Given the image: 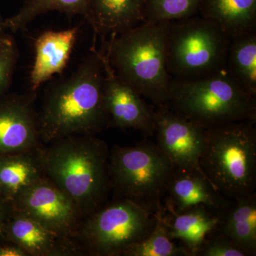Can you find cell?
I'll list each match as a JSON object with an SVG mask.
<instances>
[{
	"label": "cell",
	"mask_w": 256,
	"mask_h": 256,
	"mask_svg": "<svg viewBox=\"0 0 256 256\" xmlns=\"http://www.w3.org/2000/svg\"><path fill=\"white\" fill-rule=\"evenodd\" d=\"M168 105L205 129L256 121L255 96L232 76L226 67L197 78H172Z\"/></svg>",
	"instance_id": "4"
},
{
	"label": "cell",
	"mask_w": 256,
	"mask_h": 256,
	"mask_svg": "<svg viewBox=\"0 0 256 256\" xmlns=\"http://www.w3.org/2000/svg\"><path fill=\"white\" fill-rule=\"evenodd\" d=\"M162 214L128 198H116L82 220L76 239L84 255L122 256L156 228Z\"/></svg>",
	"instance_id": "7"
},
{
	"label": "cell",
	"mask_w": 256,
	"mask_h": 256,
	"mask_svg": "<svg viewBox=\"0 0 256 256\" xmlns=\"http://www.w3.org/2000/svg\"><path fill=\"white\" fill-rule=\"evenodd\" d=\"M18 57V44L6 32L0 34V98L9 90Z\"/></svg>",
	"instance_id": "25"
},
{
	"label": "cell",
	"mask_w": 256,
	"mask_h": 256,
	"mask_svg": "<svg viewBox=\"0 0 256 256\" xmlns=\"http://www.w3.org/2000/svg\"><path fill=\"white\" fill-rule=\"evenodd\" d=\"M78 28L42 34L34 43V62L30 72V90L35 94L42 84L60 74L68 65L77 38Z\"/></svg>",
	"instance_id": "15"
},
{
	"label": "cell",
	"mask_w": 256,
	"mask_h": 256,
	"mask_svg": "<svg viewBox=\"0 0 256 256\" xmlns=\"http://www.w3.org/2000/svg\"><path fill=\"white\" fill-rule=\"evenodd\" d=\"M6 26H5V20L0 14V34L4 33L6 31Z\"/></svg>",
	"instance_id": "29"
},
{
	"label": "cell",
	"mask_w": 256,
	"mask_h": 256,
	"mask_svg": "<svg viewBox=\"0 0 256 256\" xmlns=\"http://www.w3.org/2000/svg\"><path fill=\"white\" fill-rule=\"evenodd\" d=\"M11 204L63 238H76L84 220L70 197L45 175L20 192Z\"/></svg>",
	"instance_id": "9"
},
{
	"label": "cell",
	"mask_w": 256,
	"mask_h": 256,
	"mask_svg": "<svg viewBox=\"0 0 256 256\" xmlns=\"http://www.w3.org/2000/svg\"><path fill=\"white\" fill-rule=\"evenodd\" d=\"M109 168L117 198H128L163 214L165 194L176 168L156 143L143 140L136 146H114Z\"/></svg>",
	"instance_id": "6"
},
{
	"label": "cell",
	"mask_w": 256,
	"mask_h": 256,
	"mask_svg": "<svg viewBox=\"0 0 256 256\" xmlns=\"http://www.w3.org/2000/svg\"><path fill=\"white\" fill-rule=\"evenodd\" d=\"M2 236L14 242L28 256L84 255L76 239L63 238L16 208H12Z\"/></svg>",
	"instance_id": "13"
},
{
	"label": "cell",
	"mask_w": 256,
	"mask_h": 256,
	"mask_svg": "<svg viewBox=\"0 0 256 256\" xmlns=\"http://www.w3.org/2000/svg\"><path fill=\"white\" fill-rule=\"evenodd\" d=\"M170 22L141 24L110 37L102 48L118 76L156 107L168 106L170 100L166 52Z\"/></svg>",
	"instance_id": "3"
},
{
	"label": "cell",
	"mask_w": 256,
	"mask_h": 256,
	"mask_svg": "<svg viewBox=\"0 0 256 256\" xmlns=\"http://www.w3.org/2000/svg\"><path fill=\"white\" fill-rule=\"evenodd\" d=\"M200 205L178 214L164 213L161 220L173 240H180L192 256H194L204 242L220 228L224 214Z\"/></svg>",
	"instance_id": "17"
},
{
	"label": "cell",
	"mask_w": 256,
	"mask_h": 256,
	"mask_svg": "<svg viewBox=\"0 0 256 256\" xmlns=\"http://www.w3.org/2000/svg\"><path fill=\"white\" fill-rule=\"evenodd\" d=\"M198 13L230 40L256 30V0H202Z\"/></svg>",
	"instance_id": "18"
},
{
	"label": "cell",
	"mask_w": 256,
	"mask_h": 256,
	"mask_svg": "<svg viewBox=\"0 0 256 256\" xmlns=\"http://www.w3.org/2000/svg\"><path fill=\"white\" fill-rule=\"evenodd\" d=\"M217 232L256 255V193L233 200L224 214Z\"/></svg>",
	"instance_id": "20"
},
{
	"label": "cell",
	"mask_w": 256,
	"mask_h": 256,
	"mask_svg": "<svg viewBox=\"0 0 256 256\" xmlns=\"http://www.w3.org/2000/svg\"><path fill=\"white\" fill-rule=\"evenodd\" d=\"M202 0H146L144 23L174 22L198 13Z\"/></svg>",
	"instance_id": "24"
},
{
	"label": "cell",
	"mask_w": 256,
	"mask_h": 256,
	"mask_svg": "<svg viewBox=\"0 0 256 256\" xmlns=\"http://www.w3.org/2000/svg\"><path fill=\"white\" fill-rule=\"evenodd\" d=\"M230 38L213 22L202 16L171 22L166 64L172 78L204 76L226 67Z\"/></svg>",
	"instance_id": "8"
},
{
	"label": "cell",
	"mask_w": 256,
	"mask_h": 256,
	"mask_svg": "<svg viewBox=\"0 0 256 256\" xmlns=\"http://www.w3.org/2000/svg\"><path fill=\"white\" fill-rule=\"evenodd\" d=\"M88 0H26L18 12L5 20L6 30H23L40 15L57 11L72 16L84 15Z\"/></svg>",
	"instance_id": "22"
},
{
	"label": "cell",
	"mask_w": 256,
	"mask_h": 256,
	"mask_svg": "<svg viewBox=\"0 0 256 256\" xmlns=\"http://www.w3.org/2000/svg\"><path fill=\"white\" fill-rule=\"evenodd\" d=\"M104 97L108 128L134 129L144 136H154V110L150 108L137 90L114 73L104 50Z\"/></svg>",
	"instance_id": "11"
},
{
	"label": "cell",
	"mask_w": 256,
	"mask_h": 256,
	"mask_svg": "<svg viewBox=\"0 0 256 256\" xmlns=\"http://www.w3.org/2000/svg\"><path fill=\"white\" fill-rule=\"evenodd\" d=\"M46 144L38 149L44 174L70 197L82 218L104 206L112 188L106 143L79 134Z\"/></svg>",
	"instance_id": "2"
},
{
	"label": "cell",
	"mask_w": 256,
	"mask_h": 256,
	"mask_svg": "<svg viewBox=\"0 0 256 256\" xmlns=\"http://www.w3.org/2000/svg\"><path fill=\"white\" fill-rule=\"evenodd\" d=\"M0 256H28L22 248L14 242L0 237Z\"/></svg>",
	"instance_id": "27"
},
{
	"label": "cell",
	"mask_w": 256,
	"mask_h": 256,
	"mask_svg": "<svg viewBox=\"0 0 256 256\" xmlns=\"http://www.w3.org/2000/svg\"><path fill=\"white\" fill-rule=\"evenodd\" d=\"M146 0H88L84 18L101 38L117 36L144 23Z\"/></svg>",
	"instance_id": "16"
},
{
	"label": "cell",
	"mask_w": 256,
	"mask_h": 256,
	"mask_svg": "<svg viewBox=\"0 0 256 256\" xmlns=\"http://www.w3.org/2000/svg\"><path fill=\"white\" fill-rule=\"evenodd\" d=\"M122 256H192L182 245L170 238L168 229L160 217L159 222L148 236L131 246Z\"/></svg>",
	"instance_id": "23"
},
{
	"label": "cell",
	"mask_w": 256,
	"mask_h": 256,
	"mask_svg": "<svg viewBox=\"0 0 256 256\" xmlns=\"http://www.w3.org/2000/svg\"><path fill=\"white\" fill-rule=\"evenodd\" d=\"M194 256H250L232 240L216 232L197 250Z\"/></svg>",
	"instance_id": "26"
},
{
	"label": "cell",
	"mask_w": 256,
	"mask_h": 256,
	"mask_svg": "<svg viewBox=\"0 0 256 256\" xmlns=\"http://www.w3.org/2000/svg\"><path fill=\"white\" fill-rule=\"evenodd\" d=\"M38 149L0 154V194L10 203L25 188L44 176Z\"/></svg>",
	"instance_id": "19"
},
{
	"label": "cell",
	"mask_w": 256,
	"mask_h": 256,
	"mask_svg": "<svg viewBox=\"0 0 256 256\" xmlns=\"http://www.w3.org/2000/svg\"><path fill=\"white\" fill-rule=\"evenodd\" d=\"M101 50L92 48L68 78L50 88L38 112L42 143L79 134H94L108 126L104 97Z\"/></svg>",
	"instance_id": "1"
},
{
	"label": "cell",
	"mask_w": 256,
	"mask_h": 256,
	"mask_svg": "<svg viewBox=\"0 0 256 256\" xmlns=\"http://www.w3.org/2000/svg\"><path fill=\"white\" fill-rule=\"evenodd\" d=\"M200 164L208 181L230 200L255 192V121L230 122L206 129Z\"/></svg>",
	"instance_id": "5"
},
{
	"label": "cell",
	"mask_w": 256,
	"mask_h": 256,
	"mask_svg": "<svg viewBox=\"0 0 256 256\" xmlns=\"http://www.w3.org/2000/svg\"><path fill=\"white\" fill-rule=\"evenodd\" d=\"M35 94L0 98V154L33 151L42 146Z\"/></svg>",
	"instance_id": "12"
},
{
	"label": "cell",
	"mask_w": 256,
	"mask_h": 256,
	"mask_svg": "<svg viewBox=\"0 0 256 256\" xmlns=\"http://www.w3.org/2000/svg\"><path fill=\"white\" fill-rule=\"evenodd\" d=\"M232 201L218 192L204 175L176 168L166 190L163 208L168 214H178L200 205L224 212Z\"/></svg>",
	"instance_id": "14"
},
{
	"label": "cell",
	"mask_w": 256,
	"mask_h": 256,
	"mask_svg": "<svg viewBox=\"0 0 256 256\" xmlns=\"http://www.w3.org/2000/svg\"><path fill=\"white\" fill-rule=\"evenodd\" d=\"M12 208L11 203L0 194V237L2 236L3 228Z\"/></svg>",
	"instance_id": "28"
},
{
	"label": "cell",
	"mask_w": 256,
	"mask_h": 256,
	"mask_svg": "<svg viewBox=\"0 0 256 256\" xmlns=\"http://www.w3.org/2000/svg\"><path fill=\"white\" fill-rule=\"evenodd\" d=\"M226 69L250 95L256 96V31L230 40Z\"/></svg>",
	"instance_id": "21"
},
{
	"label": "cell",
	"mask_w": 256,
	"mask_h": 256,
	"mask_svg": "<svg viewBox=\"0 0 256 256\" xmlns=\"http://www.w3.org/2000/svg\"><path fill=\"white\" fill-rule=\"evenodd\" d=\"M154 136L156 146L176 169L204 175L200 164L205 143L204 128L176 114L168 106H158L154 110Z\"/></svg>",
	"instance_id": "10"
}]
</instances>
